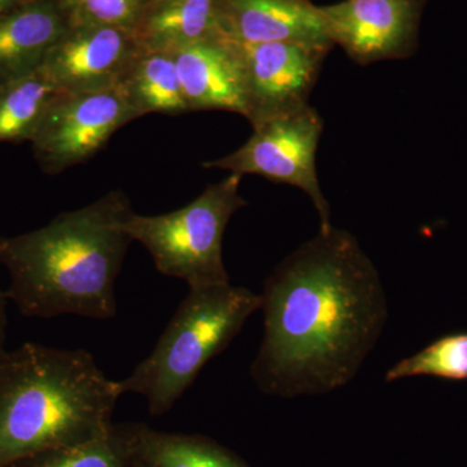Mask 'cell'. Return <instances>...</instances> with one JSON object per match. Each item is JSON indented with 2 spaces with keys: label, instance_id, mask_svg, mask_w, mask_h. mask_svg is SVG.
I'll return each instance as SVG.
<instances>
[{
  "label": "cell",
  "instance_id": "5b68a950",
  "mask_svg": "<svg viewBox=\"0 0 467 467\" xmlns=\"http://www.w3.org/2000/svg\"><path fill=\"white\" fill-rule=\"evenodd\" d=\"M242 175L230 173L171 213L142 216L133 212L126 233L147 248L161 275L182 279L189 288L230 284L223 241L230 218L248 204L239 193Z\"/></svg>",
  "mask_w": 467,
  "mask_h": 467
},
{
  "label": "cell",
  "instance_id": "8fae6325",
  "mask_svg": "<svg viewBox=\"0 0 467 467\" xmlns=\"http://www.w3.org/2000/svg\"><path fill=\"white\" fill-rule=\"evenodd\" d=\"M221 33L241 45L295 43L327 52L334 45L309 0H223Z\"/></svg>",
  "mask_w": 467,
  "mask_h": 467
},
{
  "label": "cell",
  "instance_id": "30bf717a",
  "mask_svg": "<svg viewBox=\"0 0 467 467\" xmlns=\"http://www.w3.org/2000/svg\"><path fill=\"white\" fill-rule=\"evenodd\" d=\"M144 50L134 29L67 27L42 67L61 92L103 90L121 85Z\"/></svg>",
  "mask_w": 467,
  "mask_h": 467
},
{
  "label": "cell",
  "instance_id": "7a4b0ae2",
  "mask_svg": "<svg viewBox=\"0 0 467 467\" xmlns=\"http://www.w3.org/2000/svg\"><path fill=\"white\" fill-rule=\"evenodd\" d=\"M133 212L116 190L39 229L0 238L8 301L26 317H115L117 276L133 242L125 223Z\"/></svg>",
  "mask_w": 467,
  "mask_h": 467
},
{
  "label": "cell",
  "instance_id": "603a6c76",
  "mask_svg": "<svg viewBox=\"0 0 467 467\" xmlns=\"http://www.w3.org/2000/svg\"><path fill=\"white\" fill-rule=\"evenodd\" d=\"M131 467H153L152 465H150V463H147L146 461L138 459V457H135L133 466Z\"/></svg>",
  "mask_w": 467,
  "mask_h": 467
},
{
  "label": "cell",
  "instance_id": "ffe728a7",
  "mask_svg": "<svg viewBox=\"0 0 467 467\" xmlns=\"http://www.w3.org/2000/svg\"><path fill=\"white\" fill-rule=\"evenodd\" d=\"M67 27L116 26L135 29L155 0H54Z\"/></svg>",
  "mask_w": 467,
  "mask_h": 467
},
{
  "label": "cell",
  "instance_id": "6da1fadb",
  "mask_svg": "<svg viewBox=\"0 0 467 467\" xmlns=\"http://www.w3.org/2000/svg\"><path fill=\"white\" fill-rule=\"evenodd\" d=\"M260 296L264 337L251 378L261 392L278 398L346 387L389 319L373 261L352 234L334 226L285 257Z\"/></svg>",
  "mask_w": 467,
  "mask_h": 467
},
{
  "label": "cell",
  "instance_id": "d6986e66",
  "mask_svg": "<svg viewBox=\"0 0 467 467\" xmlns=\"http://www.w3.org/2000/svg\"><path fill=\"white\" fill-rule=\"evenodd\" d=\"M420 376L467 379V334L448 335L401 359L387 371L386 382Z\"/></svg>",
  "mask_w": 467,
  "mask_h": 467
},
{
  "label": "cell",
  "instance_id": "5bb4252c",
  "mask_svg": "<svg viewBox=\"0 0 467 467\" xmlns=\"http://www.w3.org/2000/svg\"><path fill=\"white\" fill-rule=\"evenodd\" d=\"M223 0H160L135 27L146 50L174 52L223 36Z\"/></svg>",
  "mask_w": 467,
  "mask_h": 467
},
{
  "label": "cell",
  "instance_id": "ba28073f",
  "mask_svg": "<svg viewBox=\"0 0 467 467\" xmlns=\"http://www.w3.org/2000/svg\"><path fill=\"white\" fill-rule=\"evenodd\" d=\"M236 45L244 75L245 119L252 125L308 104L327 51L284 42Z\"/></svg>",
  "mask_w": 467,
  "mask_h": 467
},
{
  "label": "cell",
  "instance_id": "277c9868",
  "mask_svg": "<svg viewBox=\"0 0 467 467\" xmlns=\"http://www.w3.org/2000/svg\"><path fill=\"white\" fill-rule=\"evenodd\" d=\"M260 306V295L248 288H190L152 352L117 380L119 392L143 396L153 417L164 416Z\"/></svg>",
  "mask_w": 467,
  "mask_h": 467
},
{
  "label": "cell",
  "instance_id": "e0dca14e",
  "mask_svg": "<svg viewBox=\"0 0 467 467\" xmlns=\"http://www.w3.org/2000/svg\"><path fill=\"white\" fill-rule=\"evenodd\" d=\"M140 116L192 112L178 77L173 52L144 50L122 82Z\"/></svg>",
  "mask_w": 467,
  "mask_h": 467
},
{
  "label": "cell",
  "instance_id": "ac0fdd59",
  "mask_svg": "<svg viewBox=\"0 0 467 467\" xmlns=\"http://www.w3.org/2000/svg\"><path fill=\"white\" fill-rule=\"evenodd\" d=\"M137 423H113L106 434L67 447L41 451L8 467H131Z\"/></svg>",
  "mask_w": 467,
  "mask_h": 467
},
{
  "label": "cell",
  "instance_id": "cb8c5ba5",
  "mask_svg": "<svg viewBox=\"0 0 467 467\" xmlns=\"http://www.w3.org/2000/svg\"><path fill=\"white\" fill-rule=\"evenodd\" d=\"M155 2H160V0H155ZM155 2H153V3H155Z\"/></svg>",
  "mask_w": 467,
  "mask_h": 467
},
{
  "label": "cell",
  "instance_id": "9c48e42d",
  "mask_svg": "<svg viewBox=\"0 0 467 467\" xmlns=\"http://www.w3.org/2000/svg\"><path fill=\"white\" fill-rule=\"evenodd\" d=\"M422 5L423 0H343L319 9L331 41L367 66L413 54Z\"/></svg>",
  "mask_w": 467,
  "mask_h": 467
},
{
  "label": "cell",
  "instance_id": "4fadbf2b",
  "mask_svg": "<svg viewBox=\"0 0 467 467\" xmlns=\"http://www.w3.org/2000/svg\"><path fill=\"white\" fill-rule=\"evenodd\" d=\"M67 30L54 0H29L0 14V82L38 70Z\"/></svg>",
  "mask_w": 467,
  "mask_h": 467
},
{
  "label": "cell",
  "instance_id": "3957f363",
  "mask_svg": "<svg viewBox=\"0 0 467 467\" xmlns=\"http://www.w3.org/2000/svg\"><path fill=\"white\" fill-rule=\"evenodd\" d=\"M119 392L86 349L26 343L0 358V467L112 427Z\"/></svg>",
  "mask_w": 467,
  "mask_h": 467
},
{
  "label": "cell",
  "instance_id": "2e32d148",
  "mask_svg": "<svg viewBox=\"0 0 467 467\" xmlns=\"http://www.w3.org/2000/svg\"><path fill=\"white\" fill-rule=\"evenodd\" d=\"M60 94L42 67L0 82V143L30 142Z\"/></svg>",
  "mask_w": 467,
  "mask_h": 467
},
{
  "label": "cell",
  "instance_id": "52a82bcc",
  "mask_svg": "<svg viewBox=\"0 0 467 467\" xmlns=\"http://www.w3.org/2000/svg\"><path fill=\"white\" fill-rule=\"evenodd\" d=\"M138 117L122 84L61 92L30 140L34 156L46 173H61L94 158L119 129Z\"/></svg>",
  "mask_w": 467,
  "mask_h": 467
},
{
  "label": "cell",
  "instance_id": "7402d4cb",
  "mask_svg": "<svg viewBox=\"0 0 467 467\" xmlns=\"http://www.w3.org/2000/svg\"><path fill=\"white\" fill-rule=\"evenodd\" d=\"M26 2H29V0H0V14L16 8Z\"/></svg>",
  "mask_w": 467,
  "mask_h": 467
},
{
  "label": "cell",
  "instance_id": "8992f818",
  "mask_svg": "<svg viewBox=\"0 0 467 467\" xmlns=\"http://www.w3.org/2000/svg\"><path fill=\"white\" fill-rule=\"evenodd\" d=\"M254 126V134L241 149L225 158L205 162V168L223 169L232 174L261 175L276 183L303 190L317 209L321 229L331 226L330 205L319 186L316 153L324 121L309 104Z\"/></svg>",
  "mask_w": 467,
  "mask_h": 467
},
{
  "label": "cell",
  "instance_id": "9a60e30c",
  "mask_svg": "<svg viewBox=\"0 0 467 467\" xmlns=\"http://www.w3.org/2000/svg\"><path fill=\"white\" fill-rule=\"evenodd\" d=\"M135 454L153 467H251L233 451L202 435L135 426Z\"/></svg>",
  "mask_w": 467,
  "mask_h": 467
},
{
  "label": "cell",
  "instance_id": "44dd1931",
  "mask_svg": "<svg viewBox=\"0 0 467 467\" xmlns=\"http://www.w3.org/2000/svg\"><path fill=\"white\" fill-rule=\"evenodd\" d=\"M7 295H5V290H2L0 288V358L5 356V353L7 352V348H5V342H7V328H8V315H7V306H8Z\"/></svg>",
  "mask_w": 467,
  "mask_h": 467
},
{
  "label": "cell",
  "instance_id": "7c38bea8",
  "mask_svg": "<svg viewBox=\"0 0 467 467\" xmlns=\"http://www.w3.org/2000/svg\"><path fill=\"white\" fill-rule=\"evenodd\" d=\"M173 54L192 112L221 109L245 117L244 75L235 42L218 36L186 46Z\"/></svg>",
  "mask_w": 467,
  "mask_h": 467
}]
</instances>
